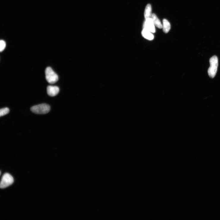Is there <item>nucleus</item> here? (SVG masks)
I'll use <instances>...</instances> for the list:
<instances>
[{
    "instance_id": "3",
    "label": "nucleus",
    "mask_w": 220,
    "mask_h": 220,
    "mask_svg": "<svg viewBox=\"0 0 220 220\" xmlns=\"http://www.w3.org/2000/svg\"><path fill=\"white\" fill-rule=\"evenodd\" d=\"M45 74L46 80L49 83L52 84L58 81V75L50 67H48L46 69Z\"/></svg>"
},
{
    "instance_id": "5",
    "label": "nucleus",
    "mask_w": 220,
    "mask_h": 220,
    "mask_svg": "<svg viewBox=\"0 0 220 220\" xmlns=\"http://www.w3.org/2000/svg\"><path fill=\"white\" fill-rule=\"evenodd\" d=\"M143 28L148 30L152 33L155 32L154 25L151 18L145 19L143 25Z\"/></svg>"
},
{
    "instance_id": "2",
    "label": "nucleus",
    "mask_w": 220,
    "mask_h": 220,
    "mask_svg": "<svg viewBox=\"0 0 220 220\" xmlns=\"http://www.w3.org/2000/svg\"><path fill=\"white\" fill-rule=\"evenodd\" d=\"M50 107L48 105L43 103L32 107L31 110L33 113L37 114H45L50 111Z\"/></svg>"
},
{
    "instance_id": "1",
    "label": "nucleus",
    "mask_w": 220,
    "mask_h": 220,
    "mask_svg": "<svg viewBox=\"0 0 220 220\" xmlns=\"http://www.w3.org/2000/svg\"><path fill=\"white\" fill-rule=\"evenodd\" d=\"M210 67L208 70V73L209 77L214 78L216 74L218 65V59L216 56L211 57L209 60Z\"/></svg>"
},
{
    "instance_id": "6",
    "label": "nucleus",
    "mask_w": 220,
    "mask_h": 220,
    "mask_svg": "<svg viewBox=\"0 0 220 220\" xmlns=\"http://www.w3.org/2000/svg\"><path fill=\"white\" fill-rule=\"evenodd\" d=\"M59 91V88L56 86H48L47 88L48 94L51 97L57 95Z\"/></svg>"
},
{
    "instance_id": "9",
    "label": "nucleus",
    "mask_w": 220,
    "mask_h": 220,
    "mask_svg": "<svg viewBox=\"0 0 220 220\" xmlns=\"http://www.w3.org/2000/svg\"><path fill=\"white\" fill-rule=\"evenodd\" d=\"M151 6L150 4H148L145 7L144 12V17L145 19L151 18Z\"/></svg>"
},
{
    "instance_id": "10",
    "label": "nucleus",
    "mask_w": 220,
    "mask_h": 220,
    "mask_svg": "<svg viewBox=\"0 0 220 220\" xmlns=\"http://www.w3.org/2000/svg\"><path fill=\"white\" fill-rule=\"evenodd\" d=\"M163 26H162L163 32L166 33H167L171 29V26L170 23L168 20L166 19H164L163 20Z\"/></svg>"
},
{
    "instance_id": "7",
    "label": "nucleus",
    "mask_w": 220,
    "mask_h": 220,
    "mask_svg": "<svg viewBox=\"0 0 220 220\" xmlns=\"http://www.w3.org/2000/svg\"><path fill=\"white\" fill-rule=\"evenodd\" d=\"M142 35L144 38L150 40H152L154 39V36L152 33L145 29H143Z\"/></svg>"
},
{
    "instance_id": "12",
    "label": "nucleus",
    "mask_w": 220,
    "mask_h": 220,
    "mask_svg": "<svg viewBox=\"0 0 220 220\" xmlns=\"http://www.w3.org/2000/svg\"><path fill=\"white\" fill-rule=\"evenodd\" d=\"M6 44L5 42L3 40H1L0 41V51L2 52L5 48Z\"/></svg>"
},
{
    "instance_id": "8",
    "label": "nucleus",
    "mask_w": 220,
    "mask_h": 220,
    "mask_svg": "<svg viewBox=\"0 0 220 220\" xmlns=\"http://www.w3.org/2000/svg\"><path fill=\"white\" fill-rule=\"evenodd\" d=\"M155 26L159 29L162 28V26L160 21L154 14H152L151 18Z\"/></svg>"
},
{
    "instance_id": "11",
    "label": "nucleus",
    "mask_w": 220,
    "mask_h": 220,
    "mask_svg": "<svg viewBox=\"0 0 220 220\" xmlns=\"http://www.w3.org/2000/svg\"><path fill=\"white\" fill-rule=\"evenodd\" d=\"M9 109L7 107L1 109L0 110V116L1 117L9 113Z\"/></svg>"
},
{
    "instance_id": "4",
    "label": "nucleus",
    "mask_w": 220,
    "mask_h": 220,
    "mask_svg": "<svg viewBox=\"0 0 220 220\" xmlns=\"http://www.w3.org/2000/svg\"><path fill=\"white\" fill-rule=\"evenodd\" d=\"M14 182L13 177L9 173H5L2 178L0 187L1 189L6 188L12 185Z\"/></svg>"
}]
</instances>
